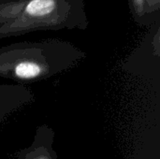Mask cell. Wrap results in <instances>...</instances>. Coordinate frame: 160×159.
Returning a JSON list of instances; mask_svg holds the SVG:
<instances>
[{
  "label": "cell",
  "mask_w": 160,
  "mask_h": 159,
  "mask_svg": "<svg viewBox=\"0 0 160 159\" xmlns=\"http://www.w3.org/2000/svg\"><path fill=\"white\" fill-rule=\"evenodd\" d=\"M32 91L23 84H0V122L32 103Z\"/></svg>",
  "instance_id": "obj_3"
},
{
  "label": "cell",
  "mask_w": 160,
  "mask_h": 159,
  "mask_svg": "<svg viewBox=\"0 0 160 159\" xmlns=\"http://www.w3.org/2000/svg\"><path fill=\"white\" fill-rule=\"evenodd\" d=\"M24 2L25 0H0V25L16 17Z\"/></svg>",
  "instance_id": "obj_6"
},
{
  "label": "cell",
  "mask_w": 160,
  "mask_h": 159,
  "mask_svg": "<svg viewBox=\"0 0 160 159\" xmlns=\"http://www.w3.org/2000/svg\"><path fill=\"white\" fill-rule=\"evenodd\" d=\"M128 3L134 20L141 24H145L147 16L160 8V0H128Z\"/></svg>",
  "instance_id": "obj_5"
},
{
  "label": "cell",
  "mask_w": 160,
  "mask_h": 159,
  "mask_svg": "<svg viewBox=\"0 0 160 159\" xmlns=\"http://www.w3.org/2000/svg\"><path fill=\"white\" fill-rule=\"evenodd\" d=\"M86 53L71 42L49 38L0 47V77L19 82L43 81L71 69Z\"/></svg>",
  "instance_id": "obj_1"
},
{
  "label": "cell",
  "mask_w": 160,
  "mask_h": 159,
  "mask_svg": "<svg viewBox=\"0 0 160 159\" xmlns=\"http://www.w3.org/2000/svg\"><path fill=\"white\" fill-rule=\"evenodd\" d=\"M54 131L47 125L38 127L36 130L32 143L20 150L15 159H57L52 147L54 142Z\"/></svg>",
  "instance_id": "obj_4"
},
{
  "label": "cell",
  "mask_w": 160,
  "mask_h": 159,
  "mask_svg": "<svg viewBox=\"0 0 160 159\" xmlns=\"http://www.w3.org/2000/svg\"><path fill=\"white\" fill-rule=\"evenodd\" d=\"M88 26L84 0H25L16 17L0 25V38L37 31L85 30Z\"/></svg>",
  "instance_id": "obj_2"
}]
</instances>
